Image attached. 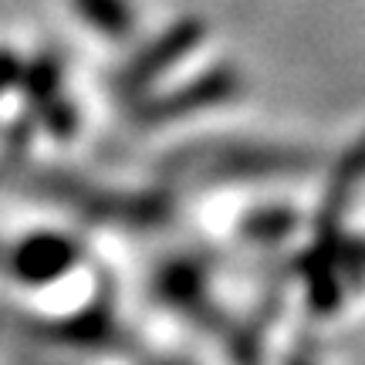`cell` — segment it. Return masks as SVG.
<instances>
[{
  "instance_id": "6da1fadb",
  "label": "cell",
  "mask_w": 365,
  "mask_h": 365,
  "mask_svg": "<svg viewBox=\"0 0 365 365\" xmlns=\"http://www.w3.org/2000/svg\"><path fill=\"white\" fill-rule=\"evenodd\" d=\"M237 88H240V78H237L234 68H213L207 75H200V78L186 81L180 88H173L166 95L153 98L149 105H143L139 118L143 122H173V118L196 115V112H203L210 105L234 98Z\"/></svg>"
},
{
  "instance_id": "7a4b0ae2",
  "label": "cell",
  "mask_w": 365,
  "mask_h": 365,
  "mask_svg": "<svg viewBox=\"0 0 365 365\" xmlns=\"http://www.w3.org/2000/svg\"><path fill=\"white\" fill-rule=\"evenodd\" d=\"M200 41H203V27L196 24V21H180V24H173L170 31H163L145 51H139L129 65H125L122 78H118V88L125 91V95L145 91L159 75H166L176 61H182L186 54L193 51Z\"/></svg>"
},
{
  "instance_id": "3957f363",
  "label": "cell",
  "mask_w": 365,
  "mask_h": 365,
  "mask_svg": "<svg viewBox=\"0 0 365 365\" xmlns=\"http://www.w3.org/2000/svg\"><path fill=\"white\" fill-rule=\"evenodd\" d=\"M71 4L91 31H98L112 41L129 38L132 27H135V14H132L129 0H71Z\"/></svg>"
}]
</instances>
